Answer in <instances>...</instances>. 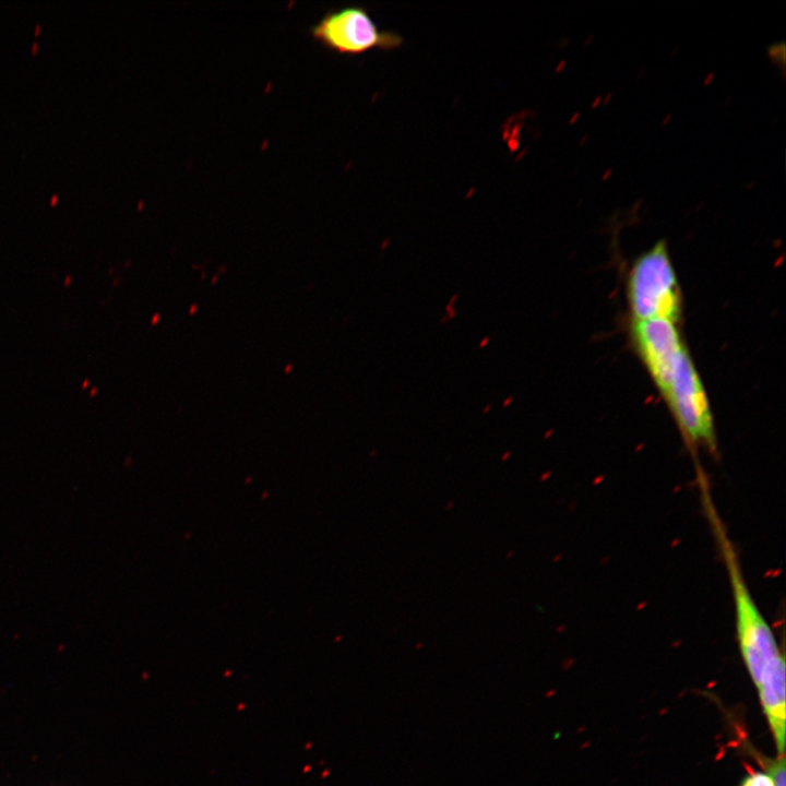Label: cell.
<instances>
[{
	"label": "cell",
	"mask_w": 786,
	"mask_h": 786,
	"mask_svg": "<svg viewBox=\"0 0 786 786\" xmlns=\"http://www.w3.org/2000/svg\"><path fill=\"white\" fill-rule=\"evenodd\" d=\"M310 34L326 49L349 56L374 49H396L404 41L398 33L380 29L368 10L361 5L327 11L311 26Z\"/></svg>",
	"instance_id": "obj_3"
},
{
	"label": "cell",
	"mask_w": 786,
	"mask_h": 786,
	"mask_svg": "<svg viewBox=\"0 0 786 786\" xmlns=\"http://www.w3.org/2000/svg\"><path fill=\"white\" fill-rule=\"evenodd\" d=\"M631 333L639 357L660 391L687 349L676 323L662 319L633 321Z\"/></svg>",
	"instance_id": "obj_4"
},
{
	"label": "cell",
	"mask_w": 786,
	"mask_h": 786,
	"mask_svg": "<svg viewBox=\"0 0 786 786\" xmlns=\"http://www.w3.org/2000/svg\"><path fill=\"white\" fill-rule=\"evenodd\" d=\"M627 293L633 321L680 319L681 294L665 239L634 261Z\"/></svg>",
	"instance_id": "obj_1"
},
{
	"label": "cell",
	"mask_w": 786,
	"mask_h": 786,
	"mask_svg": "<svg viewBox=\"0 0 786 786\" xmlns=\"http://www.w3.org/2000/svg\"><path fill=\"white\" fill-rule=\"evenodd\" d=\"M765 765L774 782V786H786L785 757L779 755L775 760L767 761Z\"/></svg>",
	"instance_id": "obj_6"
},
{
	"label": "cell",
	"mask_w": 786,
	"mask_h": 786,
	"mask_svg": "<svg viewBox=\"0 0 786 786\" xmlns=\"http://www.w3.org/2000/svg\"><path fill=\"white\" fill-rule=\"evenodd\" d=\"M688 446L717 449L713 416L701 378L686 349L659 391Z\"/></svg>",
	"instance_id": "obj_2"
},
{
	"label": "cell",
	"mask_w": 786,
	"mask_h": 786,
	"mask_svg": "<svg viewBox=\"0 0 786 786\" xmlns=\"http://www.w3.org/2000/svg\"><path fill=\"white\" fill-rule=\"evenodd\" d=\"M741 786H774V782L769 773L751 772L743 778Z\"/></svg>",
	"instance_id": "obj_7"
},
{
	"label": "cell",
	"mask_w": 786,
	"mask_h": 786,
	"mask_svg": "<svg viewBox=\"0 0 786 786\" xmlns=\"http://www.w3.org/2000/svg\"><path fill=\"white\" fill-rule=\"evenodd\" d=\"M760 703L779 755L785 751V663L772 668L757 686Z\"/></svg>",
	"instance_id": "obj_5"
}]
</instances>
